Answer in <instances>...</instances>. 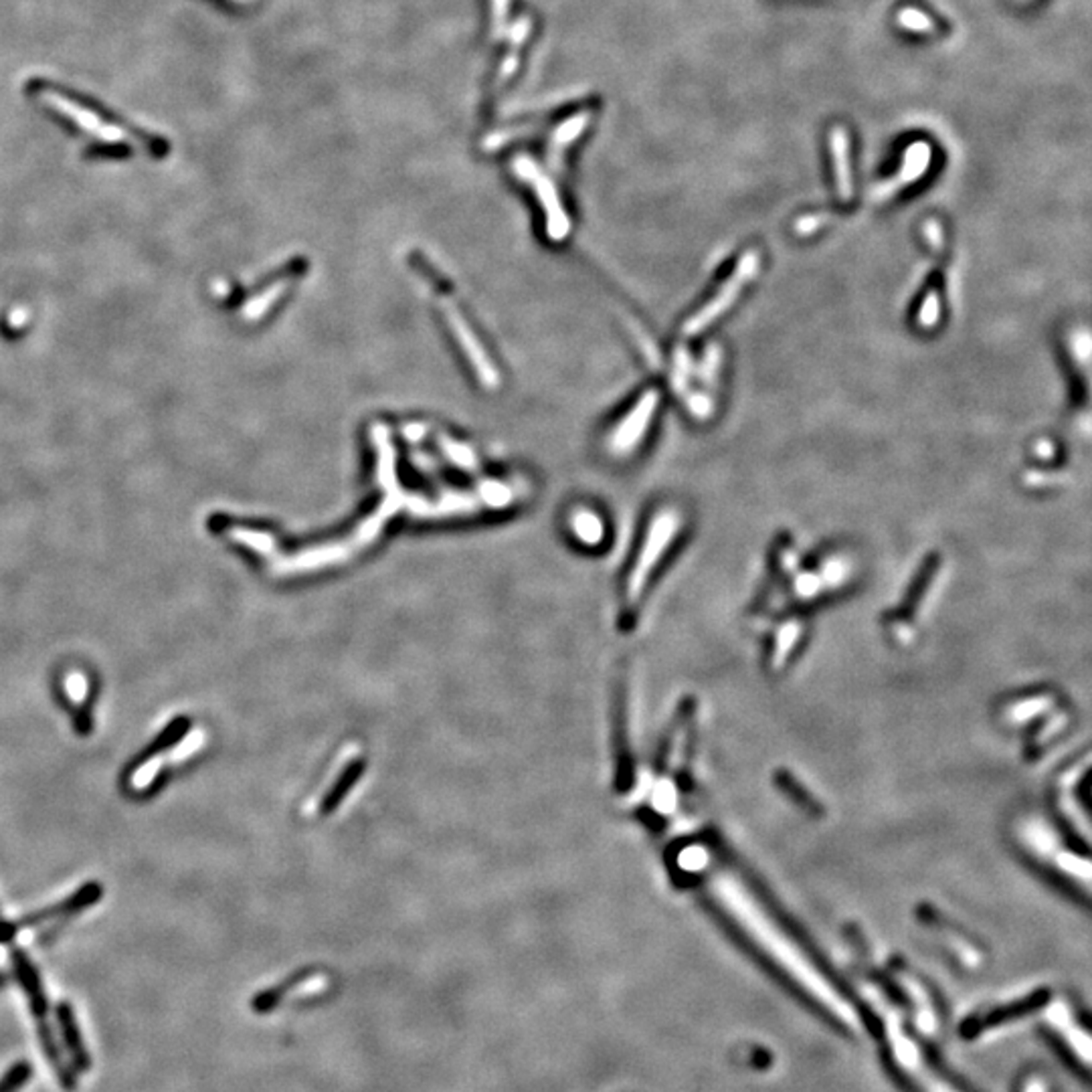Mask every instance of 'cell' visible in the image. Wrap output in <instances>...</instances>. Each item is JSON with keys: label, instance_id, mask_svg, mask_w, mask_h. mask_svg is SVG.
<instances>
[{"label": "cell", "instance_id": "obj_4", "mask_svg": "<svg viewBox=\"0 0 1092 1092\" xmlns=\"http://www.w3.org/2000/svg\"><path fill=\"white\" fill-rule=\"evenodd\" d=\"M757 265H759V259H757L755 251H749L747 256L740 258L733 275H730V278L723 285H720L714 298H710L690 318V320L686 322L684 334H688V336L700 334L704 330V328L713 324L716 318L723 316L728 307L737 302V298L740 295V292H743L745 285L752 280V275H755V271H757Z\"/></svg>", "mask_w": 1092, "mask_h": 1092}, {"label": "cell", "instance_id": "obj_3", "mask_svg": "<svg viewBox=\"0 0 1092 1092\" xmlns=\"http://www.w3.org/2000/svg\"><path fill=\"white\" fill-rule=\"evenodd\" d=\"M678 528H680V518H678L674 510H662L660 514L654 516L648 533H645L640 553L635 557V563L628 575V582H625V603H628L630 609H633L640 603L643 589L648 585L650 577L654 575L657 563H660L662 557L667 553V548L674 543Z\"/></svg>", "mask_w": 1092, "mask_h": 1092}, {"label": "cell", "instance_id": "obj_20", "mask_svg": "<svg viewBox=\"0 0 1092 1092\" xmlns=\"http://www.w3.org/2000/svg\"><path fill=\"white\" fill-rule=\"evenodd\" d=\"M66 692H67L71 702L83 704V702H86V698H88V692H90L88 678L83 676L81 672H69L66 676Z\"/></svg>", "mask_w": 1092, "mask_h": 1092}, {"label": "cell", "instance_id": "obj_7", "mask_svg": "<svg viewBox=\"0 0 1092 1092\" xmlns=\"http://www.w3.org/2000/svg\"><path fill=\"white\" fill-rule=\"evenodd\" d=\"M930 158H932V150L927 142L910 144L903 156L900 171L893 178H888V180H884V183L876 185L872 190V198L876 200V203H880V200L894 197L898 190H903L905 186L917 183V180L927 173Z\"/></svg>", "mask_w": 1092, "mask_h": 1092}, {"label": "cell", "instance_id": "obj_16", "mask_svg": "<svg viewBox=\"0 0 1092 1092\" xmlns=\"http://www.w3.org/2000/svg\"><path fill=\"white\" fill-rule=\"evenodd\" d=\"M572 533L585 545H597L603 540V522L601 518L591 510H579L572 514Z\"/></svg>", "mask_w": 1092, "mask_h": 1092}, {"label": "cell", "instance_id": "obj_15", "mask_svg": "<svg viewBox=\"0 0 1092 1092\" xmlns=\"http://www.w3.org/2000/svg\"><path fill=\"white\" fill-rule=\"evenodd\" d=\"M307 978H310V975H307L306 971H300V973L292 975L290 979H285L282 985H278V988H271L268 991L258 993L256 998H253V1002H251V1010L256 1012V1014H270V1012H273L275 1007L280 1005V1002L285 998V993H288L290 990H294L295 985H300L302 981H306Z\"/></svg>", "mask_w": 1092, "mask_h": 1092}, {"label": "cell", "instance_id": "obj_5", "mask_svg": "<svg viewBox=\"0 0 1092 1092\" xmlns=\"http://www.w3.org/2000/svg\"><path fill=\"white\" fill-rule=\"evenodd\" d=\"M514 171L521 174L526 183L534 186L536 195L540 198V205H543L545 213H546L548 235L553 237L555 241L565 239L569 235V229H570L569 217L565 215L563 205H560L558 195H557V188L553 183H550V178H546L543 173L538 171L536 164L526 161V158H521V161L514 162Z\"/></svg>", "mask_w": 1092, "mask_h": 1092}, {"label": "cell", "instance_id": "obj_17", "mask_svg": "<svg viewBox=\"0 0 1092 1092\" xmlns=\"http://www.w3.org/2000/svg\"><path fill=\"white\" fill-rule=\"evenodd\" d=\"M896 23L903 29H908V30H913V33H922V35H932L937 29L929 15H925L922 10L913 8V6L898 10Z\"/></svg>", "mask_w": 1092, "mask_h": 1092}, {"label": "cell", "instance_id": "obj_8", "mask_svg": "<svg viewBox=\"0 0 1092 1092\" xmlns=\"http://www.w3.org/2000/svg\"><path fill=\"white\" fill-rule=\"evenodd\" d=\"M1046 1022L1058 1034L1060 1040L1066 1044L1070 1054H1073L1080 1064L1092 1070V1036L1086 1034V1030H1083V1027L1074 1022V1017L1070 1015L1066 1007L1054 1005L1052 1010L1048 1012Z\"/></svg>", "mask_w": 1092, "mask_h": 1092}, {"label": "cell", "instance_id": "obj_9", "mask_svg": "<svg viewBox=\"0 0 1092 1092\" xmlns=\"http://www.w3.org/2000/svg\"><path fill=\"white\" fill-rule=\"evenodd\" d=\"M57 1022H59V1030H61V1040H63V1046H66V1050H67L73 1070H78V1073H81V1074L90 1073L91 1056L88 1052L86 1042H83V1036H81V1030L78 1026L76 1014H73V1007L69 1005V1002H61L57 1005Z\"/></svg>", "mask_w": 1092, "mask_h": 1092}, {"label": "cell", "instance_id": "obj_2", "mask_svg": "<svg viewBox=\"0 0 1092 1092\" xmlns=\"http://www.w3.org/2000/svg\"><path fill=\"white\" fill-rule=\"evenodd\" d=\"M13 963H15L17 979L29 1000L30 1012H33L37 1017L39 1042H41V1048H43L47 1062L53 1066V1070H55L61 1086L66 1090H73L76 1088V1074H73V1070L67 1066L66 1058H63L61 1050L55 1042V1036H53V1027L49 1024V1002H47L43 983H41L35 965L25 957L23 951L13 953Z\"/></svg>", "mask_w": 1092, "mask_h": 1092}, {"label": "cell", "instance_id": "obj_6", "mask_svg": "<svg viewBox=\"0 0 1092 1092\" xmlns=\"http://www.w3.org/2000/svg\"><path fill=\"white\" fill-rule=\"evenodd\" d=\"M655 407H657V395L654 393V390L645 393L638 402H635V407L621 419L618 429L611 433V438H609L611 451L630 453L638 448L640 441L645 436V431H648V427H650Z\"/></svg>", "mask_w": 1092, "mask_h": 1092}, {"label": "cell", "instance_id": "obj_18", "mask_svg": "<svg viewBox=\"0 0 1092 1092\" xmlns=\"http://www.w3.org/2000/svg\"><path fill=\"white\" fill-rule=\"evenodd\" d=\"M30 1076H33V1068H30L27 1060L10 1064L5 1076L0 1078V1092H20L30 1080Z\"/></svg>", "mask_w": 1092, "mask_h": 1092}, {"label": "cell", "instance_id": "obj_11", "mask_svg": "<svg viewBox=\"0 0 1092 1092\" xmlns=\"http://www.w3.org/2000/svg\"><path fill=\"white\" fill-rule=\"evenodd\" d=\"M830 150H832V158H834L837 195H840L842 203H847L854 193L852 168H850V140H847V134L844 128H840V126H835L830 134Z\"/></svg>", "mask_w": 1092, "mask_h": 1092}, {"label": "cell", "instance_id": "obj_1", "mask_svg": "<svg viewBox=\"0 0 1092 1092\" xmlns=\"http://www.w3.org/2000/svg\"><path fill=\"white\" fill-rule=\"evenodd\" d=\"M708 888L718 908L733 920V925L747 935L762 955L775 963L805 993L811 995L815 1003L822 1005L837 1022L846 1026L858 1024L854 1010L834 990L828 978H823L813 961L805 957L798 942L767 913V908L752 896L750 890L738 878L716 872L710 876Z\"/></svg>", "mask_w": 1092, "mask_h": 1092}, {"label": "cell", "instance_id": "obj_19", "mask_svg": "<svg viewBox=\"0 0 1092 1092\" xmlns=\"http://www.w3.org/2000/svg\"><path fill=\"white\" fill-rule=\"evenodd\" d=\"M283 290H285V282H280V283L271 285V288H268L261 295H258V298H253L247 304L246 316L247 318H259V316H263L265 312H268V307L283 294Z\"/></svg>", "mask_w": 1092, "mask_h": 1092}, {"label": "cell", "instance_id": "obj_10", "mask_svg": "<svg viewBox=\"0 0 1092 1092\" xmlns=\"http://www.w3.org/2000/svg\"><path fill=\"white\" fill-rule=\"evenodd\" d=\"M445 314H448V320H450V324L453 328V332H455V336L460 338V344L463 346L465 353H468V356L472 358V365H474L475 370H478L480 378L484 380V383H487V385H494L496 383V373H494L492 365L487 363V358L484 356V350L478 344V338H475L470 328L465 326V322L462 320V316L458 312H455V307H451L450 304H445Z\"/></svg>", "mask_w": 1092, "mask_h": 1092}, {"label": "cell", "instance_id": "obj_14", "mask_svg": "<svg viewBox=\"0 0 1092 1092\" xmlns=\"http://www.w3.org/2000/svg\"><path fill=\"white\" fill-rule=\"evenodd\" d=\"M587 124H589V114L582 112V114L572 115V118H569L567 122H563V124L558 126L555 136H553V144H550V152H548L550 162L548 164H553L557 168V171H558L560 162H563L565 148L572 140H577V138L582 134V130L587 128Z\"/></svg>", "mask_w": 1092, "mask_h": 1092}, {"label": "cell", "instance_id": "obj_12", "mask_svg": "<svg viewBox=\"0 0 1092 1092\" xmlns=\"http://www.w3.org/2000/svg\"><path fill=\"white\" fill-rule=\"evenodd\" d=\"M803 638V628L801 623L798 621H789L786 625H781L777 635H775V642L771 645V652H769V664L775 667H783L789 660L791 655H795V652L799 650V643Z\"/></svg>", "mask_w": 1092, "mask_h": 1092}, {"label": "cell", "instance_id": "obj_13", "mask_svg": "<svg viewBox=\"0 0 1092 1092\" xmlns=\"http://www.w3.org/2000/svg\"><path fill=\"white\" fill-rule=\"evenodd\" d=\"M894 1050L900 1058V1064L908 1068V1073L913 1074L917 1083H920V1086H925L927 1092H955V1090H951L947 1085H942L935 1074H930L929 1070H925V1066L922 1068L918 1066V1058L915 1054V1048L908 1040H898L894 1044Z\"/></svg>", "mask_w": 1092, "mask_h": 1092}, {"label": "cell", "instance_id": "obj_21", "mask_svg": "<svg viewBox=\"0 0 1092 1092\" xmlns=\"http://www.w3.org/2000/svg\"><path fill=\"white\" fill-rule=\"evenodd\" d=\"M443 448H445V451H448L450 458L458 462L460 465H463V468H470V465H474V455L470 450H465V448H462V445L451 443V441H443Z\"/></svg>", "mask_w": 1092, "mask_h": 1092}, {"label": "cell", "instance_id": "obj_22", "mask_svg": "<svg viewBox=\"0 0 1092 1092\" xmlns=\"http://www.w3.org/2000/svg\"><path fill=\"white\" fill-rule=\"evenodd\" d=\"M823 221H825V217H823V215H811V217H803V219H799V222H798V229H799V233H811V231L818 229Z\"/></svg>", "mask_w": 1092, "mask_h": 1092}, {"label": "cell", "instance_id": "obj_23", "mask_svg": "<svg viewBox=\"0 0 1092 1092\" xmlns=\"http://www.w3.org/2000/svg\"><path fill=\"white\" fill-rule=\"evenodd\" d=\"M1024 1092H1046V1083L1042 1078H1030L1024 1086Z\"/></svg>", "mask_w": 1092, "mask_h": 1092}]
</instances>
